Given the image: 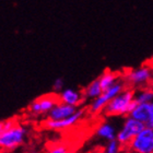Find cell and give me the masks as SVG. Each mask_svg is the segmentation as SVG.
<instances>
[{"label": "cell", "instance_id": "7a4b0ae2", "mask_svg": "<svg viewBox=\"0 0 153 153\" xmlns=\"http://www.w3.org/2000/svg\"><path fill=\"white\" fill-rule=\"evenodd\" d=\"M134 101V89L127 86L121 93L106 105L103 111V114L107 117H124L129 116L131 111L136 106Z\"/></svg>", "mask_w": 153, "mask_h": 153}, {"label": "cell", "instance_id": "277c9868", "mask_svg": "<svg viewBox=\"0 0 153 153\" xmlns=\"http://www.w3.org/2000/svg\"><path fill=\"white\" fill-rule=\"evenodd\" d=\"M58 102H59V97L57 93L54 92L51 94H44L35 99L27 107V112L33 117L47 116Z\"/></svg>", "mask_w": 153, "mask_h": 153}, {"label": "cell", "instance_id": "2e32d148", "mask_svg": "<svg viewBox=\"0 0 153 153\" xmlns=\"http://www.w3.org/2000/svg\"><path fill=\"white\" fill-rule=\"evenodd\" d=\"M123 146L118 142L117 139L107 141L104 147V153H120Z\"/></svg>", "mask_w": 153, "mask_h": 153}, {"label": "cell", "instance_id": "6da1fadb", "mask_svg": "<svg viewBox=\"0 0 153 153\" xmlns=\"http://www.w3.org/2000/svg\"><path fill=\"white\" fill-rule=\"evenodd\" d=\"M27 129L14 118L0 123V148L4 153L13 152L25 142Z\"/></svg>", "mask_w": 153, "mask_h": 153}, {"label": "cell", "instance_id": "9a60e30c", "mask_svg": "<svg viewBox=\"0 0 153 153\" xmlns=\"http://www.w3.org/2000/svg\"><path fill=\"white\" fill-rule=\"evenodd\" d=\"M99 80L103 90H106L111 88L112 85H114L116 82H118L120 80V78L118 76V74H116V72H113L111 70H105L99 76Z\"/></svg>", "mask_w": 153, "mask_h": 153}, {"label": "cell", "instance_id": "ac0fdd59", "mask_svg": "<svg viewBox=\"0 0 153 153\" xmlns=\"http://www.w3.org/2000/svg\"><path fill=\"white\" fill-rule=\"evenodd\" d=\"M64 89H65L64 79H61V78H57V79L54 81V84H53V91L58 94V93H60Z\"/></svg>", "mask_w": 153, "mask_h": 153}, {"label": "cell", "instance_id": "e0dca14e", "mask_svg": "<svg viewBox=\"0 0 153 153\" xmlns=\"http://www.w3.org/2000/svg\"><path fill=\"white\" fill-rule=\"evenodd\" d=\"M45 153H70V150H69L68 146L59 143L54 146V147H51V149H48Z\"/></svg>", "mask_w": 153, "mask_h": 153}, {"label": "cell", "instance_id": "8992f818", "mask_svg": "<svg viewBox=\"0 0 153 153\" xmlns=\"http://www.w3.org/2000/svg\"><path fill=\"white\" fill-rule=\"evenodd\" d=\"M153 79V74L150 67H141L130 69L125 74V82L132 89H139L148 86Z\"/></svg>", "mask_w": 153, "mask_h": 153}, {"label": "cell", "instance_id": "9c48e42d", "mask_svg": "<svg viewBox=\"0 0 153 153\" xmlns=\"http://www.w3.org/2000/svg\"><path fill=\"white\" fill-rule=\"evenodd\" d=\"M129 116L141 121L144 127L153 129V102L136 104Z\"/></svg>", "mask_w": 153, "mask_h": 153}, {"label": "cell", "instance_id": "ba28073f", "mask_svg": "<svg viewBox=\"0 0 153 153\" xmlns=\"http://www.w3.org/2000/svg\"><path fill=\"white\" fill-rule=\"evenodd\" d=\"M83 116H84V109L79 108L74 115H71L70 117H67L65 119H60V120L46 119L44 121V126L49 130H65V129L76 126L82 119Z\"/></svg>", "mask_w": 153, "mask_h": 153}, {"label": "cell", "instance_id": "3957f363", "mask_svg": "<svg viewBox=\"0 0 153 153\" xmlns=\"http://www.w3.org/2000/svg\"><path fill=\"white\" fill-rule=\"evenodd\" d=\"M127 86L128 85L127 83L125 82V80H119L118 82L115 83L114 85L104 90L99 97L94 99L91 102V104L89 106V112L92 115H97L100 113H103L106 105L114 99L115 96H117L119 93L123 92Z\"/></svg>", "mask_w": 153, "mask_h": 153}, {"label": "cell", "instance_id": "5b68a950", "mask_svg": "<svg viewBox=\"0 0 153 153\" xmlns=\"http://www.w3.org/2000/svg\"><path fill=\"white\" fill-rule=\"evenodd\" d=\"M144 128V125L141 121L134 119L131 116H126L124 124L120 129L117 131L116 139L123 146V148H127V146L131 142V140Z\"/></svg>", "mask_w": 153, "mask_h": 153}, {"label": "cell", "instance_id": "30bf717a", "mask_svg": "<svg viewBox=\"0 0 153 153\" xmlns=\"http://www.w3.org/2000/svg\"><path fill=\"white\" fill-rule=\"evenodd\" d=\"M78 109H79V107L69 105V104H66V103H62L59 101L55 105L54 108L49 112V114L47 115V119H51V120L65 119V118L70 117L71 115H74Z\"/></svg>", "mask_w": 153, "mask_h": 153}, {"label": "cell", "instance_id": "52a82bcc", "mask_svg": "<svg viewBox=\"0 0 153 153\" xmlns=\"http://www.w3.org/2000/svg\"><path fill=\"white\" fill-rule=\"evenodd\" d=\"M130 153H153V129L144 127L127 146Z\"/></svg>", "mask_w": 153, "mask_h": 153}, {"label": "cell", "instance_id": "7c38bea8", "mask_svg": "<svg viewBox=\"0 0 153 153\" xmlns=\"http://www.w3.org/2000/svg\"><path fill=\"white\" fill-rule=\"evenodd\" d=\"M95 134L100 139L105 140L106 142L111 140H114L117 137V131L115 129V127L113 126L111 123H102L99 127L96 128Z\"/></svg>", "mask_w": 153, "mask_h": 153}, {"label": "cell", "instance_id": "5bb4252c", "mask_svg": "<svg viewBox=\"0 0 153 153\" xmlns=\"http://www.w3.org/2000/svg\"><path fill=\"white\" fill-rule=\"evenodd\" d=\"M134 101L137 104L153 102V89L150 86H143L134 90Z\"/></svg>", "mask_w": 153, "mask_h": 153}, {"label": "cell", "instance_id": "8fae6325", "mask_svg": "<svg viewBox=\"0 0 153 153\" xmlns=\"http://www.w3.org/2000/svg\"><path fill=\"white\" fill-rule=\"evenodd\" d=\"M58 97L60 102L76 106V107H80V105L85 101V96L83 92H80L74 89H69V88L64 89L60 93H58Z\"/></svg>", "mask_w": 153, "mask_h": 153}, {"label": "cell", "instance_id": "4fadbf2b", "mask_svg": "<svg viewBox=\"0 0 153 153\" xmlns=\"http://www.w3.org/2000/svg\"><path fill=\"white\" fill-rule=\"evenodd\" d=\"M103 88L100 83L99 78H96L95 80H93L91 82L88 84L85 89L83 90V94L85 96V100H91L93 101L94 99L99 97L101 94L103 93Z\"/></svg>", "mask_w": 153, "mask_h": 153}]
</instances>
